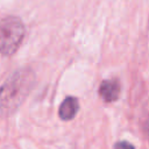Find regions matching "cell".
<instances>
[{"mask_svg": "<svg viewBox=\"0 0 149 149\" xmlns=\"http://www.w3.org/2000/svg\"><path fill=\"white\" fill-rule=\"evenodd\" d=\"M35 81V73L29 68H21L10 73L0 86V115L13 114L29 95Z\"/></svg>", "mask_w": 149, "mask_h": 149, "instance_id": "6da1fadb", "label": "cell"}, {"mask_svg": "<svg viewBox=\"0 0 149 149\" xmlns=\"http://www.w3.org/2000/svg\"><path fill=\"white\" fill-rule=\"evenodd\" d=\"M24 37L23 22L16 16H6L0 20V54L12 56L20 48Z\"/></svg>", "mask_w": 149, "mask_h": 149, "instance_id": "7a4b0ae2", "label": "cell"}, {"mask_svg": "<svg viewBox=\"0 0 149 149\" xmlns=\"http://www.w3.org/2000/svg\"><path fill=\"white\" fill-rule=\"evenodd\" d=\"M120 83L116 79H106L99 85V95L106 102L115 101L120 95Z\"/></svg>", "mask_w": 149, "mask_h": 149, "instance_id": "3957f363", "label": "cell"}, {"mask_svg": "<svg viewBox=\"0 0 149 149\" xmlns=\"http://www.w3.org/2000/svg\"><path fill=\"white\" fill-rule=\"evenodd\" d=\"M79 111V101L76 97H66L59 108H58V115L62 120L64 121H69V120H72L77 113Z\"/></svg>", "mask_w": 149, "mask_h": 149, "instance_id": "277c9868", "label": "cell"}, {"mask_svg": "<svg viewBox=\"0 0 149 149\" xmlns=\"http://www.w3.org/2000/svg\"><path fill=\"white\" fill-rule=\"evenodd\" d=\"M114 149H135V147L128 141H118L114 144Z\"/></svg>", "mask_w": 149, "mask_h": 149, "instance_id": "5b68a950", "label": "cell"}, {"mask_svg": "<svg viewBox=\"0 0 149 149\" xmlns=\"http://www.w3.org/2000/svg\"><path fill=\"white\" fill-rule=\"evenodd\" d=\"M144 132H146V135H147V139L149 141V119L147 120L146 125H144Z\"/></svg>", "mask_w": 149, "mask_h": 149, "instance_id": "8992f818", "label": "cell"}]
</instances>
